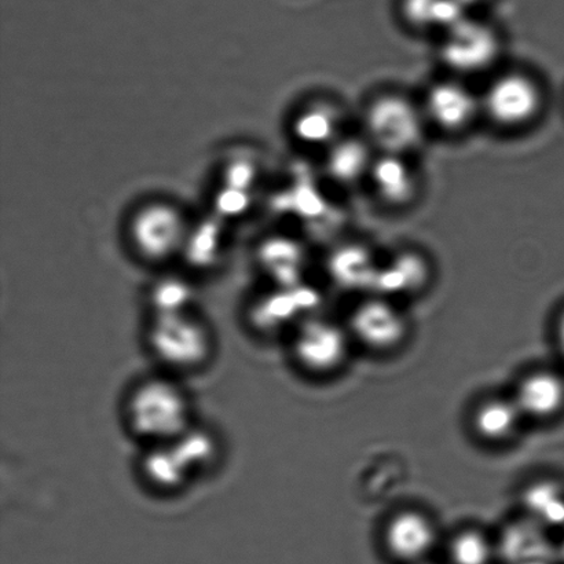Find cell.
<instances>
[{"label": "cell", "instance_id": "1", "mask_svg": "<svg viewBox=\"0 0 564 564\" xmlns=\"http://www.w3.org/2000/svg\"><path fill=\"white\" fill-rule=\"evenodd\" d=\"M127 429L142 445L176 438L189 430L193 402L174 375L151 376L132 387L124 402Z\"/></svg>", "mask_w": 564, "mask_h": 564}, {"label": "cell", "instance_id": "2", "mask_svg": "<svg viewBox=\"0 0 564 564\" xmlns=\"http://www.w3.org/2000/svg\"><path fill=\"white\" fill-rule=\"evenodd\" d=\"M147 447L142 475L159 490L184 488L197 475L207 471L218 457L217 438L197 424L174 440Z\"/></svg>", "mask_w": 564, "mask_h": 564}, {"label": "cell", "instance_id": "3", "mask_svg": "<svg viewBox=\"0 0 564 564\" xmlns=\"http://www.w3.org/2000/svg\"><path fill=\"white\" fill-rule=\"evenodd\" d=\"M153 356L170 372L200 368L213 351V332L193 310L153 315L148 329Z\"/></svg>", "mask_w": 564, "mask_h": 564}, {"label": "cell", "instance_id": "4", "mask_svg": "<svg viewBox=\"0 0 564 564\" xmlns=\"http://www.w3.org/2000/svg\"><path fill=\"white\" fill-rule=\"evenodd\" d=\"M425 115L405 97L376 98L367 112L368 140L381 153L408 156L424 141Z\"/></svg>", "mask_w": 564, "mask_h": 564}, {"label": "cell", "instance_id": "5", "mask_svg": "<svg viewBox=\"0 0 564 564\" xmlns=\"http://www.w3.org/2000/svg\"><path fill=\"white\" fill-rule=\"evenodd\" d=\"M350 330L326 318L302 319L292 340L296 364L306 372L326 376L337 372L350 354Z\"/></svg>", "mask_w": 564, "mask_h": 564}, {"label": "cell", "instance_id": "6", "mask_svg": "<svg viewBox=\"0 0 564 564\" xmlns=\"http://www.w3.org/2000/svg\"><path fill=\"white\" fill-rule=\"evenodd\" d=\"M543 91L533 77L510 72L491 82L480 104L489 119L502 129L532 124L543 109Z\"/></svg>", "mask_w": 564, "mask_h": 564}, {"label": "cell", "instance_id": "7", "mask_svg": "<svg viewBox=\"0 0 564 564\" xmlns=\"http://www.w3.org/2000/svg\"><path fill=\"white\" fill-rule=\"evenodd\" d=\"M500 50L501 42L495 28L467 15L444 33L441 58L456 74L473 75L495 65Z\"/></svg>", "mask_w": 564, "mask_h": 564}, {"label": "cell", "instance_id": "8", "mask_svg": "<svg viewBox=\"0 0 564 564\" xmlns=\"http://www.w3.org/2000/svg\"><path fill=\"white\" fill-rule=\"evenodd\" d=\"M348 330L351 337L369 350H395L408 336V319L386 296L370 297L354 307Z\"/></svg>", "mask_w": 564, "mask_h": 564}, {"label": "cell", "instance_id": "9", "mask_svg": "<svg viewBox=\"0 0 564 564\" xmlns=\"http://www.w3.org/2000/svg\"><path fill=\"white\" fill-rule=\"evenodd\" d=\"M438 543V533L425 513L406 510L395 513L387 522L383 544L387 555L400 564L429 562L431 552Z\"/></svg>", "mask_w": 564, "mask_h": 564}, {"label": "cell", "instance_id": "10", "mask_svg": "<svg viewBox=\"0 0 564 564\" xmlns=\"http://www.w3.org/2000/svg\"><path fill=\"white\" fill-rule=\"evenodd\" d=\"M482 108L471 88L456 80L436 83L425 99V119L440 130L456 134L468 129Z\"/></svg>", "mask_w": 564, "mask_h": 564}, {"label": "cell", "instance_id": "11", "mask_svg": "<svg viewBox=\"0 0 564 564\" xmlns=\"http://www.w3.org/2000/svg\"><path fill=\"white\" fill-rule=\"evenodd\" d=\"M512 398L523 417L543 422L563 411L564 381L551 370H533L519 381Z\"/></svg>", "mask_w": 564, "mask_h": 564}, {"label": "cell", "instance_id": "12", "mask_svg": "<svg viewBox=\"0 0 564 564\" xmlns=\"http://www.w3.org/2000/svg\"><path fill=\"white\" fill-rule=\"evenodd\" d=\"M369 180L376 195L389 206H406L417 196V175L406 162V156L389 153L376 156Z\"/></svg>", "mask_w": 564, "mask_h": 564}, {"label": "cell", "instance_id": "13", "mask_svg": "<svg viewBox=\"0 0 564 564\" xmlns=\"http://www.w3.org/2000/svg\"><path fill=\"white\" fill-rule=\"evenodd\" d=\"M373 145L359 137H341L329 147L326 171L337 185L348 187L369 178L375 162Z\"/></svg>", "mask_w": 564, "mask_h": 564}, {"label": "cell", "instance_id": "14", "mask_svg": "<svg viewBox=\"0 0 564 564\" xmlns=\"http://www.w3.org/2000/svg\"><path fill=\"white\" fill-rule=\"evenodd\" d=\"M523 414L513 398L491 397L480 401L473 413V429L489 444H506L517 435Z\"/></svg>", "mask_w": 564, "mask_h": 564}, {"label": "cell", "instance_id": "15", "mask_svg": "<svg viewBox=\"0 0 564 564\" xmlns=\"http://www.w3.org/2000/svg\"><path fill=\"white\" fill-rule=\"evenodd\" d=\"M401 14L420 31L445 33L468 15L458 0H401Z\"/></svg>", "mask_w": 564, "mask_h": 564}, {"label": "cell", "instance_id": "16", "mask_svg": "<svg viewBox=\"0 0 564 564\" xmlns=\"http://www.w3.org/2000/svg\"><path fill=\"white\" fill-rule=\"evenodd\" d=\"M528 518L543 528L564 527V490L554 480H539L523 491Z\"/></svg>", "mask_w": 564, "mask_h": 564}, {"label": "cell", "instance_id": "17", "mask_svg": "<svg viewBox=\"0 0 564 564\" xmlns=\"http://www.w3.org/2000/svg\"><path fill=\"white\" fill-rule=\"evenodd\" d=\"M429 281V267L422 258L406 253L394 259L389 267L379 270L375 288L383 293H413L423 290Z\"/></svg>", "mask_w": 564, "mask_h": 564}, {"label": "cell", "instance_id": "18", "mask_svg": "<svg viewBox=\"0 0 564 564\" xmlns=\"http://www.w3.org/2000/svg\"><path fill=\"white\" fill-rule=\"evenodd\" d=\"M341 127L340 113L328 104H318L310 108L299 119L297 131L310 145H326L339 140Z\"/></svg>", "mask_w": 564, "mask_h": 564}, {"label": "cell", "instance_id": "19", "mask_svg": "<svg viewBox=\"0 0 564 564\" xmlns=\"http://www.w3.org/2000/svg\"><path fill=\"white\" fill-rule=\"evenodd\" d=\"M379 269L375 268L367 252L346 250L340 252L332 263V278L345 290H359L364 286H375Z\"/></svg>", "mask_w": 564, "mask_h": 564}, {"label": "cell", "instance_id": "20", "mask_svg": "<svg viewBox=\"0 0 564 564\" xmlns=\"http://www.w3.org/2000/svg\"><path fill=\"white\" fill-rule=\"evenodd\" d=\"M496 546L477 529H464L449 544L451 564H490Z\"/></svg>", "mask_w": 564, "mask_h": 564}, {"label": "cell", "instance_id": "21", "mask_svg": "<svg viewBox=\"0 0 564 564\" xmlns=\"http://www.w3.org/2000/svg\"><path fill=\"white\" fill-rule=\"evenodd\" d=\"M557 343H560L561 351L564 356V312L561 315L560 321H557V329H556Z\"/></svg>", "mask_w": 564, "mask_h": 564}, {"label": "cell", "instance_id": "22", "mask_svg": "<svg viewBox=\"0 0 564 564\" xmlns=\"http://www.w3.org/2000/svg\"><path fill=\"white\" fill-rule=\"evenodd\" d=\"M458 2H460L467 10H471L475 8H479V6L489 3L490 0H458Z\"/></svg>", "mask_w": 564, "mask_h": 564}, {"label": "cell", "instance_id": "23", "mask_svg": "<svg viewBox=\"0 0 564 564\" xmlns=\"http://www.w3.org/2000/svg\"><path fill=\"white\" fill-rule=\"evenodd\" d=\"M422 564H434V563H431V562H425V563H422Z\"/></svg>", "mask_w": 564, "mask_h": 564}]
</instances>
